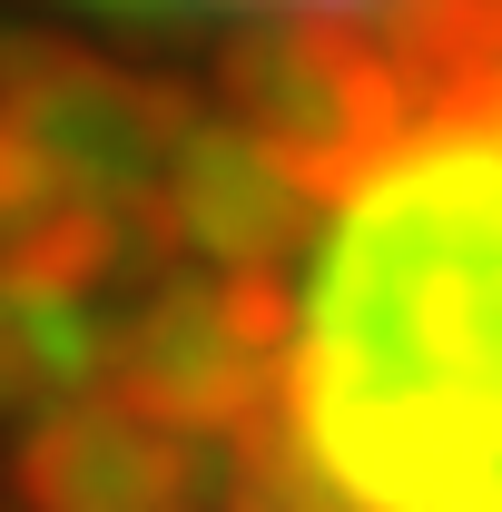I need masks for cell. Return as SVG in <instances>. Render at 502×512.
Masks as SVG:
<instances>
[{"instance_id": "277c9868", "label": "cell", "mask_w": 502, "mask_h": 512, "mask_svg": "<svg viewBox=\"0 0 502 512\" xmlns=\"http://www.w3.org/2000/svg\"><path fill=\"white\" fill-rule=\"evenodd\" d=\"M138 20H188V10H355V0H109Z\"/></svg>"}, {"instance_id": "3957f363", "label": "cell", "mask_w": 502, "mask_h": 512, "mask_svg": "<svg viewBox=\"0 0 502 512\" xmlns=\"http://www.w3.org/2000/svg\"><path fill=\"white\" fill-rule=\"evenodd\" d=\"M109 365V306L0 276V414H50Z\"/></svg>"}, {"instance_id": "6da1fadb", "label": "cell", "mask_w": 502, "mask_h": 512, "mask_svg": "<svg viewBox=\"0 0 502 512\" xmlns=\"http://www.w3.org/2000/svg\"><path fill=\"white\" fill-rule=\"evenodd\" d=\"M0 503H20V512H197L207 463H197V444L158 434L148 414H128L109 394H69L50 414H30V434L10 444Z\"/></svg>"}, {"instance_id": "7a4b0ae2", "label": "cell", "mask_w": 502, "mask_h": 512, "mask_svg": "<svg viewBox=\"0 0 502 512\" xmlns=\"http://www.w3.org/2000/svg\"><path fill=\"white\" fill-rule=\"evenodd\" d=\"M306 217H315V197L296 188V168L276 148H256L227 109H197V128L178 138V158L158 178L168 266L197 256L207 276H276L306 237Z\"/></svg>"}]
</instances>
